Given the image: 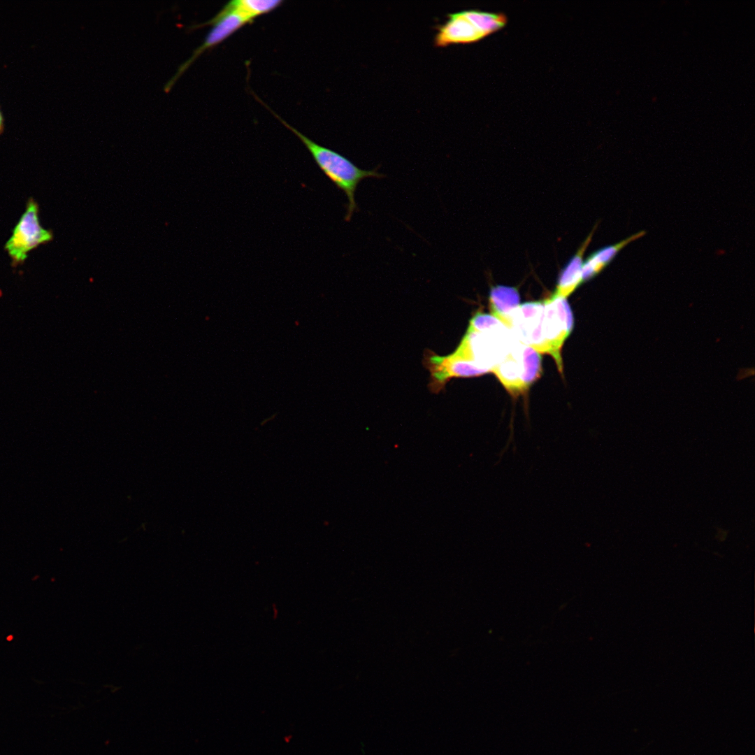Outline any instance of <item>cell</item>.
I'll list each match as a JSON object with an SVG mask.
<instances>
[{"mask_svg": "<svg viewBox=\"0 0 755 755\" xmlns=\"http://www.w3.org/2000/svg\"><path fill=\"white\" fill-rule=\"evenodd\" d=\"M544 308L543 301L519 305L511 317L509 329L519 343L547 354L542 331Z\"/></svg>", "mask_w": 755, "mask_h": 755, "instance_id": "ba28073f", "label": "cell"}, {"mask_svg": "<svg viewBox=\"0 0 755 755\" xmlns=\"http://www.w3.org/2000/svg\"><path fill=\"white\" fill-rule=\"evenodd\" d=\"M515 340L503 323L482 331L468 329L453 354L491 372L509 353Z\"/></svg>", "mask_w": 755, "mask_h": 755, "instance_id": "3957f363", "label": "cell"}, {"mask_svg": "<svg viewBox=\"0 0 755 755\" xmlns=\"http://www.w3.org/2000/svg\"><path fill=\"white\" fill-rule=\"evenodd\" d=\"M543 303L545 308L542 331L547 354L554 359L559 370L561 372L563 365L561 350L573 327L572 310L565 298L552 296Z\"/></svg>", "mask_w": 755, "mask_h": 755, "instance_id": "52a82bcc", "label": "cell"}, {"mask_svg": "<svg viewBox=\"0 0 755 755\" xmlns=\"http://www.w3.org/2000/svg\"><path fill=\"white\" fill-rule=\"evenodd\" d=\"M645 233V231H639L616 244L605 246L592 253L583 263L582 282L598 274L614 259L619 251L631 242L644 236Z\"/></svg>", "mask_w": 755, "mask_h": 755, "instance_id": "8fae6325", "label": "cell"}, {"mask_svg": "<svg viewBox=\"0 0 755 755\" xmlns=\"http://www.w3.org/2000/svg\"><path fill=\"white\" fill-rule=\"evenodd\" d=\"M425 366L431 373L430 387L432 391L438 392L452 378H468L489 373L475 362L451 354L438 356L432 352H426Z\"/></svg>", "mask_w": 755, "mask_h": 755, "instance_id": "9c48e42d", "label": "cell"}, {"mask_svg": "<svg viewBox=\"0 0 755 755\" xmlns=\"http://www.w3.org/2000/svg\"><path fill=\"white\" fill-rule=\"evenodd\" d=\"M489 305L491 315L509 329L511 317L519 305V294L514 288L496 286L489 294Z\"/></svg>", "mask_w": 755, "mask_h": 755, "instance_id": "7c38bea8", "label": "cell"}, {"mask_svg": "<svg viewBox=\"0 0 755 755\" xmlns=\"http://www.w3.org/2000/svg\"><path fill=\"white\" fill-rule=\"evenodd\" d=\"M263 105H265L261 102ZM282 124L292 131L303 143L312 155L315 162L329 179L342 190L347 198L345 220L349 222L354 211L359 208L355 201V192L359 183L366 178H382L386 175L373 170H364L357 166L352 161L340 153L322 146L303 135L296 129L283 120L268 107L265 106Z\"/></svg>", "mask_w": 755, "mask_h": 755, "instance_id": "6da1fadb", "label": "cell"}, {"mask_svg": "<svg viewBox=\"0 0 755 755\" xmlns=\"http://www.w3.org/2000/svg\"><path fill=\"white\" fill-rule=\"evenodd\" d=\"M507 22L506 15L502 13L476 9L450 13L447 20L437 26L434 44L446 46L453 43H475L503 29Z\"/></svg>", "mask_w": 755, "mask_h": 755, "instance_id": "7a4b0ae2", "label": "cell"}, {"mask_svg": "<svg viewBox=\"0 0 755 755\" xmlns=\"http://www.w3.org/2000/svg\"><path fill=\"white\" fill-rule=\"evenodd\" d=\"M282 3V0H233L225 6L252 22L257 17L272 12Z\"/></svg>", "mask_w": 755, "mask_h": 755, "instance_id": "4fadbf2b", "label": "cell"}, {"mask_svg": "<svg viewBox=\"0 0 755 755\" xmlns=\"http://www.w3.org/2000/svg\"><path fill=\"white\" fill-rule=\"evenodd\" d=\"M252 22L247 17L224 5L217 15L208 21L189 27V31L206 26L210 25L213 27L206 36L203 43L193 51L189 58L178 68L175 75L165 84L164 92L168 93L178 79L204 52L218 45L242 27Z\"/></svg>", "mask_w": 755, "mask_h": 755, "instance_id": "5b68a950", "label": "cell"}, {"mask_svg": "<svg viewBox=\"0 0 755 755\" xmlns=\"http://www.w3.org/2000/svg\"><path fill=\"white\" fill-rule=\"evenodd\" d=\"M594 231L582 243L575 254L570 259L561 272L555 292L552 296L566 299L582 282L583 257L591 243Z\"/></svg>", "mask_w": 755, "mask_h": 755, "instance_id": "30bf717a", "label": "cell"}, {"mask_svg": "<svg viewBox=\"0 0 755 755\" xmlns=\"http://www.w3.org/2000/svg\"><path fill=\"white\" fill-rule=\"evenodd\" d=\"M541 371L540 353L517 340L505 357L491 370L514 396L524 392L540 377Z\"/></svg>", "mask_w": 755, "mask_h": 755, "instance_id": "277c9868", "label": "cell"}, {"mask_svg": "<svg viewBox=\"0 0 755 755\" xmlns=\"http://www.w3.org/2000/svg\"><path fill=\"white\" fill-rule=\"evenodd\" d=\"M52 238V232L44 229L40 224L38 203L30 199L25 211L6 243L5 249L11 259L12 264L17 266L24 261L31 250L51 241Z\"/></svg>", "mask_w": 755, "mask_h": 755, "instance_id": "8992f818", "label": "cell"}, {"mask_svg": "<svg viewBox=\"0 0 755 755\" xmlns=\"http://www.w3.org/2000/svg\"><path fill=\"white\" fill-rule=\"evenodd\" d=\"M4 129V119L2 112L0 108V134L3 132Z\"/></svg>", "mask_w": 755, "mask_h": 755, "instance_id": "5bb4252c", "label": "cell"}]
</instances>
